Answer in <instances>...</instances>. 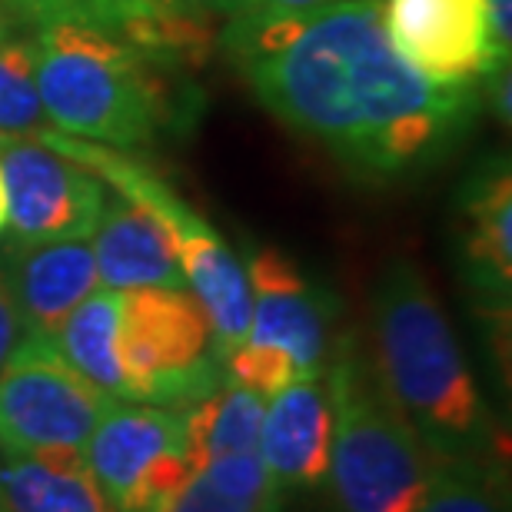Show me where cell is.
I'll return each instance as SVG.
<instances>
[{
	"mask_svg": "<svg viewBox=\"0 0 512 512\" xmlns=\"http://www.w3.org/2000/svg\"><path fill=\"white\" fill-rule=\"evenodd\" d=\"M223 47L276 120L376 177L446 153L476 110L469 87L433 84L396 54L380 0L230 17Z\"/></svg>",
	"mask_w": 512,
	"mask_h": 512,
	"instance_id": "1",
	"label": "cell"
},
{
	"mask_svg": "<svg viewBox=\"0 0 512 512\" xmlns=\"http://www.w3.org/2000/svg\"><path fill=\"white\" fill-rule=\"evenodd\" d=\"M27 34L40 104L57 133L133 150L180 130L187 104L167 60L77 20H40Z\"/></svg>",
	"mask_w": 512,
	"mask_h": 512,
	"instance_id": "2",
	"label": "cell"
},
{
	"mask_svg": "<svg viewBox=\"0 0 512 512\" xmlns=\"http://www.w3.org/2000/svg\"><path fill=\"white\" fill-rule=\"evenodd\" d=\"M376 380L433 456L473 453L486 439V406L453 323L413 263L386 266L373 296Z\"/></svg>",
	"mask_w": 512,
	"mask_h": 512,
	"instance_id": "3",
	"label": "cell"
},
{
	"mask_svg": "<svg viewBox=\"0 0 512 512\" xmlns=\"http://www.w3.org/2000/svg\"><path fill=\"white\" fill-rule=\"evenodd\" d=\"M333 406L330 479L340 512H416L433 456L353 346L323 370Z\"/></svg>",
	"mask_w": 512,
	"mask_h": 512,
	"instance_id": "4",
	"label": "cell"
},
{
	"mask_svg": "<svg viewBox=\"0 0 512 512\" xmlns=\"http://www.w3.org/2000/svg\"><path fill=\"white\" fill-rule=\"evenodd\" d=\"M37 140L50 150L64 153V157L77 160L80 167H87L94 177L104 180L110 190L137 203L140 210H147L160 223L173 243L187 290L197 296L210 316L220 360H227V353L243 343L250 326V283L243 263L223 243L220 233L187 200H180L167 180L157 177L143 160L130 157L127 150L77 140L57 130H44Z\"/></svg>",
	"mask_w": 512,
	"mask_h": 512,
	"instance_id": "5",
	"label": "cell"
},
{
	"mask_svg": "<svg viewBox=\"0 0 512 512\" xmlns=\"http://www.w3.org/2000/svg\"><path fill=\"white\" fill-rule=\"evenodd\" d=\"M117 360L124 399L180 413L227 380L210 316L190 290L150 286L120 296Z\"/></svg>",
	"mask_w": 512,
	"mask_h": 512,
	"instance_id": "6",
	"label": "cell"
},
{
	"mask_svg": "<svg viewBox=\"0 0 512 512\" xmlns=\"http://www.w3.org/2000/svg\"><path fill=\"white\" fill-rule=\"evenodd\" d=\"M250 326L227 353L230 383L270 399L303 376H320L330 356V300L276 250H256L247 266Z\"/></svg>",
	"mask_w": 512,
	"mask_h": 512,
	"instance_id": "7",
	"label": "cell"
},
{
	"mask_svg": "<svg viewBox=\"0 0 512 512\" xmlns=\"http://www.w3.org/2000/svg\"><path fill=\"white\" fill-rule=\"evenodd\" d=\"M114 403L64 360L54 336L27 333L0 370V449L84 453Z\"/></svg>",
	"mask_w": 512,
	"mask_h": 512,
	"instance_id": "8",
	"label": "cell"
},
{
	"mask_svg": "<svg viewBox=\"0 0 512 512\" xmlns=\"http://www.w3.org/2000/svg\"><path fill=\"white\" fill-rule=\"evenodd\" d=\"M84 463L114 512H163L193 473L183 413L117 399L90 433Z\"/></svg>",
	"mask_w": 512,
	"mask_h": 512,
	"instance_id": "9",
	"label": "cell"
},
{
	"mask_svg": "<svg viewBox=\"0 0 512 512\" xmlns=\"http://www.w3.org/2000/svg\"><path fill=\"white\" fill-rule=\"evenodd\" d=\"M7 223L14 243L90 237L107 200V183L40 140H0Z\"/></svg>",
	"mask_w": 512,
	"mask_h": 512,
	"instance_id": "10",
	"label": "cell"
},
{
	"mask_svg": "<svg viewBox=\"0 0 512 512\" xmlns=\"http://www.w3.org/2000/svg\"><path fill=\"white\" fill-rule=\"evenodd\" d=\"M380 14L396 54L433 84L469 87L499 70L486 0H380Z\"/></svg>",
	"mask_w": 512,
	"mask_h": 512,
	"instance_id": "11",
	"label": "cell"
},
{
	"mask_svg": "<svg viewBox=\"0 0 512 512\" xmlns=\"http://www.w3.org/2000/svg\"><path fill=\"white\" fill-rule=\"evenodd\" d=\"M266 403L260 429V459L280 493H306L326 479L330 469L333 406L326 380L303 376L283 386Z\"/></svg>",
	"mask_w": 512,
	"mask_h": 512,
	"instance_id": "12",
	"label": "cell"
},
{
	"mask_svg": "<svg viewBox=\"0 0 512 512\" xmlns=\"http://www.w3.org/2000/svg\"><path fill=\"white\" fill-rule=\"evenodd\" d=\"M4 276L27 333L54 336L60 323L100 286L90 237L10 243Z\"/></svg>",
	"mask_w": 512,
	"mask_h": 512,
	"instance_id": "13",
	"label": "cell"
},
{
	"mask_svg": "<svg viewBox=\"0 0 512 512\" xmlns=\"http://www.w3.org/2000/svg\"><path fill=\"white\" fill-rule=\"evenodd\" d=\"M459 250L476 296L493 313L506 316L512 293V177L506 160H489L469 180Z\"/></svg>",
	"mask_w": 512,
	"mask_h": 512,
	"instance_id": "14",
	"label": "cell"
},
{
	"mask_svg": "<svg viewBox=\"0 0 512 512\" xmlns=\"http://www.w3.org/2000/svg\"><path fill=\"white\" fill-rule=\"evenodd\" d=\"M90 237H94L90 247H94L97 276L107 290L127 293L150 290V286L187 290L177 253H173V243L163 227L137 203L120 197L117 190L107 187L104 210H100Z\"/></svg>",
	"mask_w": 512,
	"mask_h": 512,
	"instance_id": "15",
	"label": "cell"
},
{
	"mask_svg": "<svg viewBox=\"0 0 512 512\" xmlns=\"http://www.w3.org/2000/svg\"><path fill=\"white\" fill-rule=\"evenodd\" d=\"M0 512H114L84 453L0 449Z\"/></svg>",
	"mask_w": 512,
	"mask_h": 512,
	"instance_id": "16",
	"label": "cell"
},
{
	"mask_svg": "<svg viewBox=\"0 0 512 512\" xmlns=\"http://www.w3.org/2000/svg\"><path fill=\"white\" fill-rule=\"evenodd\" d=\"M263 413L266 399L230 380H223L200 403L183 409L190 466L200 469L213 459L260 453Z\"/></svg>",
	"mask_w": 512,
	"mask_h": 512,
	"instance_id": "17",
	"label": "cell"
},
{
	"mask_svg": "<svg viewBox=\"0 0 512 512\" xmlns=\"http://www.w3.org/2000/svg\"><path fill=\"white\" fill-rule=\"evenodd\" d=\"M280 496L260 453H243L193 469L163 512H280Z\"/></svg>",
	"mask_w": 512,
	"mask_h": 512,
	"instance_id": "18",
	"label": "cell"
},
{
	"mask_svg": "<svg viewBox=\"0 0 512 512\" xmlns=\"http://www.w3.org/2000/svg\"><path fill=\"white\" fill-rule=\"evenodd\" d=\"M120 296V290H94L54 333L64 360L114 399H124V373L117 360Z\"/></svg>",
	"mask_w": 512,
	"mask_h": 512,
	"instance_id": "19",
	"label": "cell"
},
{
	"mask_svg": "<svg viewBox=\"0 0 512 512\" xmlns=\"http://www.w3.org/2000/svg\"><path fill=\"white\" fill-rule=\"evenodd\" d=\"M416 512H509L506 479L496 463L476 456H436Z\"/></svg>",
	"mask_w": 512,
	"mask_h": 512,
	"instance_id": "20",
	"label": "cell"
},
{
	"mask_svg": "<svg viewBox=\"0 0 512 512\" xmlns=\"http://www.w3.org/2000/svg\"><path fill=\"white\" fill-rule=\"evenodd\" d=\"M54 130L40 104L30 34L14 24L0 30V140H37Z\"/></svg>",
	"mask_w": 512,
	"mask_h": 512,
	"instance_id": "21",
	"label": "cell"
},
{
	"mask_svg": "<svg viewBox=\"0 0 512 512\" xmlns=\"http://www.w3.org/2000/svg\"><path fill=\"white\" fill-rule=\"evenodd\" d=\"M24 336H27V323H24V316H20L14 293H10L4 270H0V370H4V363L10 360V353L17 350V343L24 340Z\"/></svg>",
	"mask_w": 512,
	"mask_h": 512,
	"instance_id": "22",
	"label": "cell"
},
{
	"mask_svg": "<svg viewBox=\"0 0 512 512\" xmlns=\"http://www.w3.org/2000/svg\"><path fill=\"white\" fill-rule=\"evenodd\" d=\"M512 0H486V27L489 44H493V57L499 67H509V47H512V24H509Z\"/></svg>",
	"mask_w": 512,
	"mask_h": 512,
	"instance_id": "23",
	"label": "cell"
},
{
	"mask_svg": "<svg viewBox=\"0 0 512 512\" xmlns=\"http://www.w3.org/2000/svg\"><path fill=\"white\" fill-rule=\"evenodd\" d=\"M326 4H340V0H240L230 17H286Z\"/></svg>",
	"mask_w": 512,
	"mask_h": 512,
	"instance_id": "24",
	"label": "cell"
},
{
	"mask_svg": "<svg viewBox=\"0 0 512 512\" xmlns=\"http://www.w3.org/2000/svg\"><path fill=\"white\" fill-rule=\"evenodd\" d=\"M167 4L187 10V14H197V17H210V14H233L240 0H167Z\"/></svg>",
	"mask_w": 512,
	"mask_h": 512,
	"instance_id": "25",
	"label": "cell"
},
{
	"mask_svg": "<svg viewBox=\"0 0 512 512\" xmlns=\"http://www.w3.org/2000/svg\"><path fill=\"white\" fill-rule=\"evenodd\" d=\"M7 227V190H4V173H0V230Z\"/></svg>",
	"mask_w": 512,
	"mask_h": 512,
	"instance_id": "26",
	"label": "cell"
},
{
	"mask_svg": "<svg viewBox=\"0 0 512 512\" xmlns=\"http://www.w3.org/2000/svg\"><path fill=\"white\" fill-rule=\"evenodd\" d=\"M7 24H10V20H7V17H0V30H4Z\"/></svg>",
	"mask_w": 512,
	"mask_h": 512,
	"instance_id": "27",
	"label": "cell"
}]
</instances>
